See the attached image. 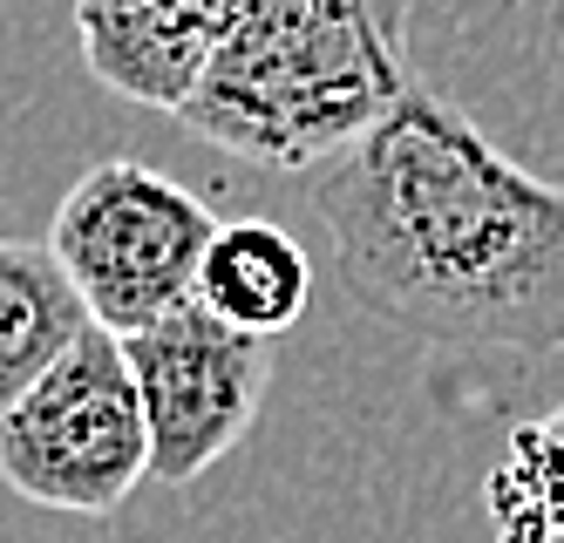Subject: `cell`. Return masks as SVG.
I'll return each instance as SVG.
<instances>
[{
  "label": "cell",
  "instance_id": "4",
  "mask_svg": "<svg viewBox=\"0 0 564 543\" xmlns=\"http://www.w3.org/2000/svg\"><path fill=\"white\" fill-rule=\"evenodd\" d=\"M212 231L218 218L205 197H191L177 177L137 156H109L68 184L48 245L68 265L75 292L89 300L96 326L137 333L197 300V265H205Z\"/></svg>",
  "mask_w": 564,
  "mask_h": 543
},
{
  "label": "cell",
  "instance_id": "9",
  "mask_svg": "<svg viewBox=\"0 0 564 543\" xmlns=\"http://www.w3.org/2000/svg\"><path fill=\"white\" fill-rule=\"evenodd\" d=\"M482 517L497 543H564V408L510 428Z\"/></svg>",
  "mask_w": 564,
  "mask_h": 543
},
{
  "label": "cell",
  "instance_id": "1",
  "mask_svg": "<svg viewBox=\"0 0 564 543\" xmlns=\"http://www.w3.org/2000/svg\"><path fill=\"white\" fill-rule=\"evenodd\" d=\"M313 211L347 292L435 347H564V184L523 171L476 122L409 82L340 156Z\"/></svg>",
  "mask_w": 564,
  "mask_h": 543
},
{
  "label": "cell",
  "instance_id": "3",
  "mask_svg": "<svg viewBox=\"0 0 564 543\" xmlns=\"http://www.w3.org/2000/svg\"><path fill=\"white\" fill-rule=\"evenodd\" d=\"M0 476L21 503L62 517H116L150 482V422L123 333L89 326L0 414Z\"/></svg>",
  "mask_w": 564,
  "mask_h": 543
},
{
  "label": "cell",
  "instance_id": "7",
  "mask_svg": "<svg viewBox=\"0 0 564 543\" xmlns=\"http://www.w3.org/2000/svg\"><path fill=\"white\" fill-rule=\"evenodd\" d=\"M96 326L55 245L0 238V414Z\"/></svg>",
  "mask_w": 564,
  "mask_h": 543
},
{
  "label": "cell",
  "instance_id": "8",
  "mask_svg": "<svg viewBox=\"0 0 564 543\" xmlns=\"http://www.w3.org/2000/svg\"><path fill=\"white\" fill-rule=\"evenodd\" d=\"M197 300L218 319L279 340L286 326H300V313L313 300V259L272 218H218L205 265H197Z\"/></svg>",
  "mask_w": 564,
  "mask_h": 543
},
{
  "label": "cell",
  "instance_id": "5",
  "mask_svg": "<svg viewBox=\"0 0 564 543\" xmlns=\"http://www.w3.org/2000/svg\"><path fill=\"white\" fill-rule=\"evenodd\" d=\"M123 354L150 422V476L164 489H191L225 463L252 435L272 388V340L218 319L205 300L123 333Z\"/></svg>",
  "mask_w": 564,
  "mask_h": 543
},
{
  "label": "cell",
  "instance_id": "10",
  "mask_svg": "<svg viewBox=\"0 0 564 543\" xmlns=\"http://www.w3.org/2000/svg\"><path fill=\"white\" fill-rule=\"evenodd\" d=\"M557 360H564V347H557Z\"/></svg>",
  "mask_w": 564,
  "mask_h": 543
},
{
  "label": "cell",
  "instance_id": "2",
  "mask_svg": "<svg viewBox=\"0 0 564 543\" xmlns=\"http://www.w3.org/2000/svg\"><path fill=\"white\" fill-rule=\"evenodd\" d=\"M409 82L401 0H231L177 122L265 171H319Z\"/></svg>",
  "mask_w": 564,
  "mask_h": 543
},
{
  "label": "cell",
  "instance_id": "6",
  "mask_svg": "<svg viewBox=\"0 0 564 543\" xmlns=\"http://www.w3.org/2000/svg\"><path fill=\"white\" fill-rule=\"evenodd\" d=\"M231 0H75V41L102 89L177 116L205 75Z\"/></svg>",
  "mask_w": 564,
  "mask_h": 543
}]
</instances>
